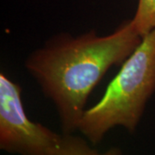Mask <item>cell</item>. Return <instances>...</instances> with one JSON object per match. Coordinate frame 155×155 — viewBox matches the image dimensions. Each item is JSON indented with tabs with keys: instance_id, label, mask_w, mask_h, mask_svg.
<instances>
[{
	"instance_id": "4",
	"label": "cell",
	"mask_w": 155,
	"mask_h": 155,
	"mask_svg": "<svg viewBox=\"0 0 155 155\" xmlns=\"http://www.w3.org/2000/svg\"><path fill=\"white\" fill-rule=\"evenodd\" d=\"M61 146L54 155H123L122 150L112 147L104 152H99L91 147L87 139L74 134H62Z\"/></svg>"
},
{
	"instance_id": "1",
	"label": "cell",
	"mask_w": 155,
	"mask_h": 155,
	"mask_svg": "<svg viewBox=\"0 0 155 155\" xmlns=\"http://www.w3.org/2000/svg\"><path fill=\"white\" fill-rule=\"evenodd\" d=\"M141 40L128 19L106 35L94 29L78 35L57 34L28 54L24 67L55 107L62 134L77 131L92 90Z\"/></svg>"
},
{
	"instance_id": "3",
	"label": "cell",
	"mask_w": 155,
	"mask_h": 155,
	"mask_svg": "<svg viewBox=\"0 0 155 155\" xmlns=\"http://www.w3.org/2000/svg\"><path fill=\"white\" fill-rule=\"evenodd\" d=\"M63 134L31 121L22 102V87L0 73V149L16 155H54Z\"/></svg>"
},
{
	"instance_id": "5",
	"label": "cell",
	"mask_w": 155,
	"mask_h": 155,
	"mask_svg": "<svg viewBox=\"0 0 155 155\" xmlns=\"http://www.w3.org/2000/svg\"><path fill=\"white\" fill-rule=\"evenodd\" d=\"M134 28L143 38L155 28V0H138L133 18Z\"/></svg>"
},
{
	"instance_id": "2",
	"label": "cell",
	"mask_w": 155,
	"mask_h": 155,
	"mask_svg": "<svg viewBox=\"0 0 155 155\" xmlns=\"http://www.w3.org/2000/svg\"><path fill=\"white\" fill-rule=\"evenodd\" d=\"M155 92V28L122 64L101 99L86 109L78 131L92 146L116 127L135 133L147 102Z\"/></svg>"
}]
</instances>
